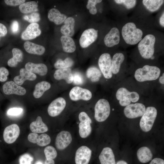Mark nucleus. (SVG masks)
<instances>
[{"instance_id":"c03bdc74","label":"nucleus","mask_w":164,"mask_h":164,"mask_svg":"<svg viewBox=\"0 0 164 164\" xmlns=\"http://www.w3.org/2000/svg\"><path fill=\"white\" fill-rule=\"evenodd\" d=\"M73 75V83L77 85L82 84L84 82V80L82 76L78 73H76Z\"/></svg>"},{"instance_id":"f3484780","label":"nucleus","mask_w":164,"mask_h":164,"mask_svg":"<svg viewBox=\"0 0 164 164\" xmlns=\"http://www.w3.org/2000/svg\"><path fill=\"white\" fill-rule=\"evenodd\" d=\"M39 27V25L37 23H30L22 33V38L24 40H29L39 36L41 31Z\"/></svg>"},{"instance_id":"4be33fe9","label":"nucleus","mask_w":164,"mask_h":164,"mask_svg":"<svg viewBox=\"0 0 164 164\" xmlns=\"http://www.w3.org/2000/svg\"><path fill=\"white\" fill-rule=\"evenodd\" d=\"M54 78L57 80L64 79L68 84L71 83L73 80V75L70 68L56 70L54 74Z\"/></svg>"},{"instance_id":"09e8293b","label":"nucleus","mask_w":164,"mask_h":164,"mask_svg":"<svg viewBox=\"0 0 164 164\" xmlns=\"http://www.w3.org/2000/svg\"><path fill=\"white\" fill-rule=\"evenodd\" d=\"M7 33L6 27L2 23H0V37L5 36Z\"/></svg>"},{"instance_id":"bb28decb","label":"nucleus","mask_w":164,"mask_h":164,"mask_svg":"<svg viewBox=\"0 0 164 164\" xmlns=\"http://www.w3.org/2000/svg\"><path fill=\"white\" fill-rule=\"evenodd\" d=\"M60 39L64 52L72 53L75 51L76 46L74 40L71 37L63 35L61 36Z\"/></svg>"},{"instance_id":"6ab92c4d","label":"nucleus","mask_w":164,"mask_h":164,"mask_svg":"<svg viewBox=\"0 0 164 164\" xmlns=\"http://www.w3.org/2000/svg\"><path fill=\"white\" fill-rule=\"evenodd\" d=\"M36 78L35 74L28 71L25 68H22L19 70V74L14 77L13 81L17 84L21 86L25 81H34Z\"/></svg>"},{"instance_id":"9d476101","label":"nucleus","mask_w":164,"mask_h":164,"mask_svg":"<svg viewBox=\"0 0 164 164\" xmlns=\"http://www.w3.org/2000/svg\"><path fill=\"white\" fill-rule=\"evenodd\" d=\"M20 132L19 127L16 124H12L7 126L3 132L4 140L7 144L13 143L18 137Z\"/></svg>"},{"instance_id":"393cba45","label":"nucleus","mask_w":164,"mask_h":164,"mask_svg":"<svg viewBox=\"0 0 164 164\" xmlns=\"http://www.w3.org/2000/svg\"><path fill=\"white\" fill-rule=\"evenodd\" d=\"M48 17L49 20L57 25H60L67 19V16L60 13L56 9L52 8L49 11Z\"/></svg>"},{"instance_id":"f704fd0d","label":"nucleus","mask_w":164,"mask_h":164,"mask_svg":"<svg viewBox=\"0 0 164 164\" xmlns=\"http://www.w3.org/2000/svg\"><path fill=\"white\" fill-rule=\"evenodd\" d=\"M86 75L87 78H91V81L96 82L99 80L101 76V73L97 68L92 67L87 70Z\"/></svg>"},{"instance_id":"8fccbe9b","label":"nucleus","mask_w":164,"mask_h":164,"mask_svg":"<svg viewBox=\"0 0 164 164\" xmlns=\"http://www.w3.org/2000/svg\"><path fill=\"white\" fill-rule=\"evenodd\" d=\"M149 164H164V160L161 158H156L152 160Z\"/></svg>"},{"instance_id":"7c9ffc66","label":"nucleus","mask_w":164,"mask_h":164,"mask_svg":"<svg viewBox=\"0 0 164 164\" xmlns=\"http://www.w3.org/2000/svg\"><path fill=\"white\" fill-rule=\"evenodd\" d=\"M12 52L13 57L8 60L7 64L10 67H15L23 60V53L20 50L17 48H13Z\"/></svg>"},{"instance_id":"412c9836","label":"nucleus","mask_w":164,"mask_h":164,"mask_svg":"<svg viewBox=\"0 0 164 164\" xmlns=\"http://www.w3.org/2000/svg\"><path fill=\"white\" fill-rule=\"evenodd\" d=\"M25 68L28 71L41 76L45 75L48 71L47 66L42 63H35L29 62L25 64Z\"/></svg>"},{"instance_id":"37998d69","label":"nucleus","mask_w":164,"mask_h":164,"mask_svg":"<svg viewBox=\"0 0 164 164\" xmlns=\"http://www.w3.org/2000/svg\"><path fill=\"white\" fill-rule=\"evenodd\" d=\"M22 111V109L21 108H12L9 109L7 114L10 116H17L20 114Z\"/></svg>"},{"instance_id":"3c124183","label":"nucleus","mask_w":164,"mask_h":164,"mask_svg":"<svg viewBox=\"0 0 164 164\" xmlns=\"http://www.w3.org/2000/svg\"><path fill=\"white\" fill-rule=\"evenodd\" d=\"M160 25L163 27H164V13L163 12L159 19Z\"/></svg>"},{"instance_id":"b1692460","label":"nucleus","mask_w":164,"mask_h":164,"mask_svg":"<svg viewBox=\"0 0 164 164\" xmlns=\"http://www.w3.org/2000/svg\"><path fill=\"white\" fill-rule=\"evenodd\" d=\"M23 46L26 51L30 54L41 55L45 51V49L43 46L29 41L25 42Z\"/></svg>"},{"instance_id":"49530a36","label":"nucleus","mask_w":164,"mask_h":164,"mask_svg":"<svg viewBox=\"0 0 164 164\" xmlns=\"http://www.w3.org/2000/svg\"><path fill=\"white\" fill-rule=\"evenodd\" d=\"M79 119L80 122L88 121L91 123L92 121L87 114L84 112H80L79 115Z\"/></svg>"},{"instance_id":"7ed1b4c3","label":"nucleus","mask_w":164,"mask_h":164,"mask_svg":"<svg viewBox=\"0 0 164 164\" xmlns=\"http://www.w3.org/2000/svg\"><path fill=\"white\" fill-rule=\"evenodd\" d=\"M155 37L151 34L146 35L139 42L138 48L141 56L145 59L152 58L155 52Z\"/></svg>"},{"instance_id":"6e6d98bb","label":"nucleus","mask_w":164,"mask_h":164,"mask_svg":"<svg viewBox=\"0 0 164 164\" xmlns=\"http://www.w3.org/2000/svg\"><path fill=\"white\" fill-rule=\"evenodd\" d=\"M35 164H43L42 162L40 161H37Z\"/></svg>"},{"instance_id":"9b49d317","label":"nucleus","mask_w":164,"mask_h":164,"mask_svg":"<svg viewBox=\"0 0 164 164\" xmlns=\"http://www.w3.org/2000/svg\"><path fill=\"white\" fill-rule=\"evenodd\" d=\"M69 96L71 99L73 101L80 100L88 101L91 98L92 94L88 89L76 86L73 87L70 91Z\"/></svg>"},{"instance_id":"c85d7f7f","label":"nucleus","mask_w":164,"mask_h":164,"mask_svg":"<svg viewBox=\"0 0 164 164\" xmlns=\"http://www.w3.org/2000/svg\"><path fill=\"white\" fill-rule=\"evenodd\" d=\"M137 155L138 160L143 163H147L152 160L153 157L150 149L145 146L140 148L137 151Z\"/></svg>"},{"instance_id":"603ef678","label":"nucleus","mask_w":164,"mask_h":164,"mask_svg":"<svg viewBox=\"0 0 164 164\" xmlns=\"http://www.w3.org/2000/svg\"><path fill=\"white\" fill-rule=\"evenodd\" d=\"M44 164H55V162L53 159H46V160Z\"/></svg>"},{"instance_id":"a878e982","label":"nucleus","mask_w":164,"mask_h":164,"mask_svg":"<svg viewBox=\"0 0 164 164\" xmlns=\"http://www.w3.org/2000/svg\"><path fill=\"white\" fill-rule=\"evenodd\" d=\"M125 58L124 55L121 53H116L113 55L111 60V70L112 74H116L119 73Z\"/></svg>"},{"instance_id":"dca6fc26","label":"nucleus","mask_w":164,"mask_h":164,"mask_svg":"<svg viewBox=\"0 0 164 164\" xmlns=\"http://www.w3.org/2000/svg\"><path fill=\"white\" fill-rule=\"evenodd\" d=\"M120 41V33L119 29L115 27L112 28L105 35L104 39L105 45L109 47L118 45Z\"/></svg>"},{"instance_id":"a211bd4d","label":"nucleus","mask_w":164,"mask_h":164,"mask_svg":"<svg viewBox=\"0 0 164 164\" xmlns=\"http://www.w3.org/2000/svg\"><path fill=\"white\" fill-rule=\"evenodd\" d=\"M28 139L31 142L36 143L41 146H44L48 145L51 142L50 136L45 133L39 135L36 133H31L28 135Z\"/></svg>"},{"instance_id":"864d4df0","label":"nucleus","mask_w":164,"mask_h":164,"mask_svg":"<svg viewBox=\"0 0 164 164\" xmlns=\"http://www.w3.org/2000/svg\"><path fill=\"white\" fill-rule=\"evenodd\" d=\"M159 81L160 83L162 84H164V73H163L162 75L159 77Z\"/></svg>"},{"instance_id":"2eb2a0df","label":"nucleus","mask_w":164,"mask_h":164,"mask_svg":"<svg viewBox=\"0 0 164 164\" xmlns=\"http://www.w3.org/2000/svg\"><path fill=\"white\" fill-rule=\"evenodd\" d=\"M72 137L68 132L63 131L57 135L55 140L56 147L59 150H62L67 148L71 143Z\"/></svg>"},{"instance_id":"c9c22d12","label":"nucleus","mask_w":164,"mask_h":164,"mask_svg":"<svg viewBox=\"0 0 164 164\" xmlns=\"http://www.w3.org/2000/svg\"><path fill=\"white\" fill-rule=\"evenodd\" d=\"M73 60L70 57H67L64 60H58L54 64L55 67L58 69H64L70 68L73 64Z\"/></svg>"},{"instance_id":"473e14b6","label":"nucleus","mask_w":164,"mask_h":164,"mask_svg":"<svg viewBox=\"0 0 164 164\" xmlns=\"http://www.w3.org/2000/svg\"><path fill=\"white\" fill-rule=\"evenodd\" d=\"M164 1L162 0H143L142 3L148 10L153 12L159 9L163 4Z\"/></svg>"},{"instance_id":"423d86ee","label":"nucleus","mask_w":164,"mask_h":164,"mask_svg":"<svg viewBox=\"0 0 164 164\" xmlns=\"http://www.w3.org/2000/svg\"><path fill=\"white\" fill-rule=\"evenodd\" d=\"M110 111V106L108 101L105 99H101L95 106V118L98 122L104 121L108 118Z\"/></svg>"},{"instance_id":"a19ab883","label":"nucleus","mask_w":164,"mask_h":164,"mask_svg":"<svg viewBox=\"0 0 164 164\" xmlns=\"http://www.w3.org/2000/svg\"><path fill=\"white\" fill-rule=\"evenodd\" d=\"M33 160V157L29 154L22 155L19 159V164H31Z\"/></svg>"},{"instance_id":"ea45409f","label":"nucleus","mask_w":164,"mask_h":164,"mask_svg":"<svg viewBox=\"0 0 164 164\" xmlns=\"http://www.w3.org/2000/svg\"><path fill=\"white\" fill-rule=\"evenodd\" d=\"M114 1L118 4L124 5L128 9L134 8L136 2V0H115Z\"/></svg>"},{"instance_id":"cd10ccee","label":"nucleus","mask_w":164,"mask_h":164,"mask_svg":"<svg viewBox=\"0 0 164 164\" xmlns=\"http://www.w3.org/2000/svg\"><path fill=\"white\" fill-rule=\"evenodd\" d=\"M30 128L32 132L35 133H43L48 130L47 126L43 122L40 116H37L36 121L30 124Z\"/></svg>"},{"instance_id":"5701e85b","label":"nucleus","mask_w":164,"mask_h":164,"mask_svg":"<svg viewBox=\"0 0 164 164\" xmlns=\"http://www.w3.org/2000/svg\"><path fill=\"white\" fill-rule=\"evenodd\" d=\"M75 21L71 17L67 18L64 22V25L60 28V32L64 35L72 36L74 34Z\"/></svg>"},{"instance_id":"e433bc0d","label":"nucleus","mask_w":164,"mask_h":164,"mask_svg":"<svg viewBox=\"0 0 164 164\" xmlns=\"http://www.w3.org/2000/svg\"><path fill=\"white\" fill-rule=\"evenodd\" d=\"M44 152L46 159H54L57 155V152L56 149L51 146L46 147L44 149Z\"/></svg>"},{"instance_id":"de8ad7c7","label":"nucleus","mask_w":164,"mask_h":164,"mask_svg":"<svg viewBox=\"0 0 164 164\" xmlns=\"http://www.w3.org/2000/svg\"><path fill=\"white\" fill-rule=\"evenodd\" d=\"M12 32L14 33H17L19 29V24L16 21H14L12 23L11 26Z\"/></svg>"},{"instance_id":"f03ea898","label":"nucleus","mask_w":164,"mask_h":164,"mask_svg":"<svg viewBox=\"0 0 164 164\" xmlns=\"http://www.w3.org/2000/svg\"><path fill=\"white\" fill-rule=\"evenodd\" d=\"M160 73V69L158 67L146 65L135 70L134 77L139 82L153 81L159 77Z\"/></svg>"},{"instance_id":"ddd939ff","label":"nucleus","mask_w":164,"mask_h":164,"mask_svg":"<svg viewBox=\"0 0 164 164\" xmlns=\"http://www.w3.org/2000/svg\"><path fill=\"white\" fill-rule=\"evenodd\" d=\"M65 100L63 97H58L53 101L49 105L47 111L51 117H54L60 114L66 106Z\"/></svg>"},{"instance_id":"0eeeda50","label":"nucleus","mask_w":164,"mask_h":164,"mask_svg":"<svg viewBox=\"0 0 164 164\" xmlns=\"http://www.w3.org/2000/svg\"><path fill=\"white\" fill-rule=\"evenodd\" d=\"M111 60V56L108 53L102 54L98 59V64L100 71L104 77L107 79H110L112 76Z\"/></svg>"},{"instance_id":"f8f14e48","label":"nucleus","mask_w":164,"mask_h":164,"mask_svg":"<svg viewBox=\"0 0 164 164\" xmlns=\"http://www.w3.org/2000/svg\"><path fill=\"white\" fill-rule=\"evenodd\" d=\"M3 93L6 95L15 94L23 96L26 94V89L16 84L14 81H8L5 82L2 87Z\"/></svg>"},{"instance_id":"a18cd8bd","label":"nucleus","mask_w":164,"mask_h":164,"mask_svg":"<svg viewBox=\"0 0 164 164\" xmlns=\"http://www.w3.org/2000/svg\"><path fill=\"white\" fill-rule=\"evenodd\" d=\"M25 0H5L4 2L7 5L11 6H16L20 5L25 2Z\"/></svg>"},{"instance_id":"79ce46f5","label":"nucleus","mask_w":164,"mask_h":164,"mask_svg":"<svg viewBox=\"0 0 164 164\" xmlns=\"http://www.w3.org/2000/svg\"><path fill=\"white\" fill-rule=\"evenodd\" d=\"M9 74L8 70L5 67H0V82H4L8 79Z\"/></svg>"},{"instance_id":"6e6552de","label":"nucleus","mask_w":164,"mask_h":164,"mask_svg":"<svg viewBox=\"0 0 164 164\" xmlns=\"http://www.w3.org/2000/svg\"><path fill=\"white\" fill-rule=\"evenodd\" d=\"M146 108L142 103H136L131 104L126 106L124 110L125 116L129 118H135L142 116Z\"/></svg>"},{"instance_id":"2f4dec72","label":"nucleus","mask_w":164,"mask_h":164,"mask_svg":"<svg viewBox=\"0 0 164 164\" xmlns=\"http://www.w3.org/2000/svg\"><path fill=\"white\" fill-rule=\"evenodd\" d=\"M37 3L34 1L24 2L19 6L20 11L24 14L35 12L38 11Z\"/></svg>"},{"instance_id":"72a5a7b5","label":"nucleus","mask_w":164,"mask_h":164,"mask_svg":"<svg viewBox=\"0 0 164 164\" xmlns=\"http://www.w3.org/2000/svg\"><path fill=\"white\" fill-rule=\"evenodd\" d=\"M91 123L88 121L80 122L79 123V134L81 138H86L90 134L92 130Z\"/></svg>"},{"instance_id":"c756f323","label":"nucleus","mask_w":164,"mask_h":164,"mask_svg":"<svg viewBox=\"0 0 164 164\" xmlns=\"http://www.w3.org/2000/svg\"><path fill=\"white\" fill-rule=\"evenodd\" d=\"M50 87V84L47 81H43L37 83L35 86L33 93V97L36 98L41 97L44 92Z\"/></svg>"},{"instance_id":"5fc2aeb1","label":"nucleus","mask_w":164,"mask_h":164,"mask_svg":"<svg viewBox=\"0 0 164 164\" xmlns=\"http://www.w3.org/2000/svg\"><path fill=\"white\" fill-rule=\"evenodd\" d=\"M116 164H128L127 162L123 160H120L118 161Z\"/></svg>"},{"instance_id":"39448f33","label":"nucleus","mask_w":164,"mask_h":164,"mask_svg":"<svg viewBox=\"0 0 164 164\" xmlns=\"http://www.w3.org/2000/svg\"><path fill=\"white\" fill-rule=\"evenodd\" d=\"M157 114V111L155 107L149 106L146 108L140 122V128L143 131L148 132L151 130Z\"/></svg>"},{"instance_id":"58836bf2","label":"nucleus","mask_w":164,"mask_h":164,"mask_svg":"<svg viewBox=\"0 0 164 164\" xmlns=\"http://www.w3.org/2000/svg\"><path fill=\"white\" fill-rule=\"evenodd\" d=\"M23 19L31 23H36L40 19V15L39 13L36 12L32 13L31 14L24 15Z\"/></svg>"},{"instance_id":"20e7f679","label":"nucleus","mask_w":164,"mask_h":164,"mask_svg":"<svg viewBox=\"0 0 164 164\" xmlns=\"http://www.w3.org/2000/svg\"><path fill=\"white\" fill-rule=\"evenodd\" d=\"M116 97L120 105L123 107L129 105L131 102L135 103L139 99V95L137 92H131L124 87L118 89L116 92Z\"/></svg>"},{"instance_id":"aec40b11","label":"nucleus","mask_w":164,"mask_h":164,"mask_svg":"<svg viewBox=\"0 0 164 164\" xmlns=\"http://www.w3.org/2000/svg\"><path fill=\"white\" fill-rule=\"evenodd\" d=\"M101 164H116L112 149L108 147L103 148L99 156Z\"/></svg>"},{"instance_id":"1a4fd4ad","label":"nucleus","mask_w":164,"mask_h":164,"mask_svg":"<svg viewBox=\"0 0 164 164\" xmlns=\"http://www.w3.org/2000/svg\"><path fill=\"white\" fill-rule=\"evenodd\" d=\"M98 30L94 28L85 30L82 34L79 39V44L82 48L88 47L97 39Z\"/></svg>"},{"instance_id":"f257e3e1","label":"nucleus","mask_w":164,"mask_h":164,"mask_svg":"<svg viewBox=\"0 0 164 164\" xmlns=\"http://www.w3.org/2000/svg\"><path fill=\"white\" fill-rule=\"evenodd\" d=\"M121 34L125 43L131 45L139 43L142 39L143 35L142 30L137 28L133 22H128L123 26Z\"/></svg>"},{"instance_id":"4c0bfd02","label":"nucleus","mask_w":164,"mask_h":164,"mask_svg":"<svg viewBox=\"0 0 164 164\" xmlns=\"http://www.w3.org/2000/svg\"><path fill=\"white\" fill-rule=\"evenodd\" d=\"M101 0H89L86 5L87 9L89 10V12L92 15H95L97 12L96 5L101 2Z\"/></svg>"},{"instance_id":"4468645a","label":"nucleus","mask_w":164,"mask_h":164,"mask_svg":"<svg viewBox=\"0 0 164 164\" xmlns=\"http://www.w3.org/2000/svg\"><path fill=\"white\" fill-rule=\"evenodd\" d=\"M92 152L86 146H82L77 150L75 155L76 164H88L90 161Z\"/></svg>"}]
</instances>
